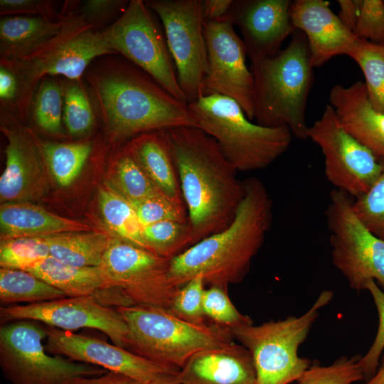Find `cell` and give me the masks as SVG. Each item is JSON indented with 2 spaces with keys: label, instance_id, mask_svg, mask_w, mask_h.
<instances>
[{
  "label": "cell",
  "instance_id": "1",
  "mask_svg": "<svg viewBox=\"0 0 384 384\" xmlns=\"http://www.w3.org/2000/svg\"><path fill=\"white\" fill-rule=\"evenodd\" d=\"M188 220L198 242L228 227L245 185L216 141L197 127L165 130Z\"/></svg>",
  "mask_w": 384,
  "mask_h": 384
},
{
  "label": "cell",
  "instance_id": "2",
  "mask_svg": "<svg viewBox=\"0 0 384 384\" xmlns=\"http://www.w3.org/2000/svg\"><path fill=\"white\" fill-rule=\"evenodd\" d=\"M244 181V197L230 224L170 260L168 276L180 288L201 276L208 286L228 288L241 282L272 222V201L256 177Z\"/></svg>",
  "mask_w": 384,
  "mask_h": 384
},
{
  "label": "cell",
  "instance_id": "3",
  "mask_svg": "<svg viewBox=\"0 0 384 384\" xmlns=\"http://www.w3.org/2000/svg\"><path fill=\"white\" fill-rule=\"evenodd\" d=\"M145 73L117 62L87 73L97 110L112 136L126 139L178 127H198L188 104Z\"/></svg>",
  "mask_w": 384,
  "mask_h": 384
},
{
  "label": "cell",
  "instance_id": "4",
  "mask_svg": "<svg viewBox=\"0 0 384 384\" xmlns=\"http://www.w3.org/2000/svg\"><path fill=\"white\" fill-rule=\"evenodd\" d=\"M313 68L306 38L299 30L274 56L252 60L256 123L285 126L294 137L306 139L305 112L314 82Z\"/></svg>",
  "mask_w": 384,
  "mask_h": 384
},
{
  "label": "cell",
  "instance_id": "5",
  "mask_svg": "<svg viewBox=\"0 0 384 384\" xmlns=\"http://www.w3.org/2000/svg\"><path fill=\"white\" fill-rule=\"evenodd\" d=\"M188 107L198 127L216 141L238 171L266 169L291 145L293 135L287 127H270L252 122L230 97L203 95Z\"/></svg>",
  "mask_w": 384,
  "mask_h": 384
},
{
  "label": "cell",
  "instance_id": "6",
  "mask_svg": "<svg viewBox=\"0 0 384 384\" xmlns=\"http://www.w3.org/2000/svg\"><path fill=\"white\" fill-rule=\"evenodd\" d=\"M128 327L126 348L156 363L180 370L195 353L235 342L230 329L196 324L169 309L132 305L117 307Z\"/></svg>",
  "mask_w": 384,
  "mask_h": 384
},
{
  "label": "cell",
  "instance_id": "7",
  "mask_svg": "<svg viewBox=\"0 0 384 384\" xmlns=\"http://www.w3.org/2000/svg\"><path fill=\"white\" fill-rule=\"evenodd\" d=\"M333 297V291L323 290L301 316H289L282 320L230 329L234 339L252 355L257 384H289L297 381L311 365L309 359L299 356L298 350L307 338L320 311Z\"/></svg>",
  "mask_w": 384,
  "mask_h": 384
},
{
  "label": "cell",
  "instance_id": "8",
  "mask_svg": "<svg viewBox=\"0 0 384 384\" xmlns=\"http://www.w3.org/2000/svg\"><path fill=\"white\" fill-rule=\"evenodd\" d=\"M114 53L102 31H95L82 18L70 11L61 31L30 55L16 60H2L17 74L21 85L20 114L28 112L38 82L46 76L62 75L80 81L97 57Z\"/></svg>",
  "mask_w": 384,
  "mask_h": 384
},
{
  "label": "cell",
  "instance_id": "9",
  "mask_svg": "<svg viewBox=\"0 0 384 384\" xmlns=\"http://www.w3.org/2000/svg\"><path fill=\"white\" fill-rule=\"evenodd\" d=\"M46 327L31 320H18L0 328V366L11 384H64L80 377L108 371L60 356H50L43 341Z\"/></svg>",
  "mask_w": 384,
  "mask_h": 384
},
{
  "label": "cell",
  "instance_id": "10",
  "mask_svg": "<svg viewBox=\"0 0 384 384\" xmlns=\"http://www.w3.org/2000/svg\"><path fill=\"white\" fill-rule=\"evenodd\" d=\"M353 198L334 189L326 210L334 266L357 293L375 281L384 292V240L371 233L353 210Z\"/></svg>",
  "mask_w": 384,
  "mask_h": 384
},
{
  "label": "cell",
  "instance_id": "11",
  "mask_svg": "<svg viewBox=\"0 0 384 384\" xmlns=\"http://www.w3.org/2000/svg\"><path fill=\"white\" fill-rule=\"evenodd\" d=\"M102 31L114 53L123 55L170 94L187 103L166 37L144 1H129L122 14Z\"/></svg>",
  "mask_w": 384,
  "mask_h": 384
},
{
  "label": "cell",
  "instance_id": "12",
  "mask_svg": "<svg viewBox=\"0 0 384 384\" xmlns=\"http://www.w3.org/2000/svg\"><path fill=\"white\" fill-rule=\"evenodd\" d=\"M144 2L161 20L178 82L187 103L196 101L203 95V81L208 71L203 1Z\"/></svg>",
  "mask_w": 384,
  "mask_h": 384
},
{
  "label": "cell",
  "instance_id": "13",
  "mask_svg": "<svg viewBox=\"0 0 384 384\" xmlns=\"http://www.w3.org/2000/svg\"><path fill=\"white\" fill-rule=\"evenodd\" d=\"M306 137L321 150L327 180L353 199L367 192L382 172V161L341 127L330 105L308 127Z\"/></svg>",
  "mask_w": 384,
  "mask_h": 384
},
{
  "label": "cell",
  "instance_id": "14",
  "mask_svg": "<svg viewBox=\"0 0 384 384\" xmlns=\"http://www.w3.org/2000/svg\"><path fill=\"white\" fill-rule=\"evenodd\" d=\"M169 259L114 238L101 267L133 305L169 309L179 289L169 279Z\"/></svg>",
  "mask_w": 384,
  "mask_h": 384
},
{
  "label": "cell",
  "instance_id": "15",
  "mask_svg": "<svg viewBox=\"0 0 384 384\" xmlns=\"http://www.w3.org/2000/svg\"><path fill=\"white\" fill-rule=\"evenodd\" d=\"M208 71L203 95H218L237 102L250 120L254 119V80L246 65L244 42L227 17L204 22ZM202 95V96H203Z\"/></svg>",
  "mask_w": 384,
  "mask_h": 384
},
{
  "label": "cell",
  "instance_id": "16",
  "mask_svg": "<svg viewBox=\"0 0 384 384\" xmlns=\"http://www.w3.org/2000/svg\"><path fill=\"white\" fill-rule=\"evenodd\" d=\"M31 320L63 331L92 329L105 334L113 344L126 348L128 327L119 312L91 297H67L41 303L1 306L5 324Z\"/></svg>",
  "mask_w": 384,
  "mask_h": 384
},
{
  "label": "cell",
  "instance_id": "17",
  "mask_svg": "<svg viewBox=\"0 0 384 384\" xmlns=\"http://www.w3.org/2000/svg\"><path fill=\"white\" fill-rule=\"evenodd\" d=\"M48 353L127 375L142 384L179 370L144 358L101 339L47 326Z\"/></svg>",
  "mask_w": 384,
  "mask_h": 384
},
{
  "label": "cell",
  "instance_id": "18",
  "mask_svg": "<svg viewBox=\"0 0 384 384\" xmlns=\"http://www.w3.org/2000/svg\"><path fill=\"white\" fill-rule=\"evenodd\" d=\"M290 0L233 1L226 16L242 35L250 60L272 57L296 31L290 18Z\"/></svg>",
  "mask_w": 384,
  "mask_h": 384
},
{
  "label": "cell",
  "instance_id": "19",
  "mask_svg": "<svg viewBox=\"0 0 384 384\" xmlns=\"http://www.w3.org/2000/svg\"><path fill=\"white\" fill-rule=\"evenodd\" d=\"M1 128L7 139L6 166L0 178L1 203L36 199L47 186L38 139L27 128L6 124Z\"/></svg>",
  "mask_w": 384,
  "mask_h": 384
},
{
  "label": "cell",
  "instance_id": "20",
  "mask_svg": "<svg viewBox=\"0 0 384 384\" xmlns=\"http://www.w3.org/2000/svg\"><path fill=\"white\" fill-rule=\"evenodd\" d=\"M290 18L296 30L305 35L313 68L337 55H349L360 38L341 21L325 0L292 1Z\"/></svg>",
  "mask_w": 384,
  "mask_h": 384
},
{
  "label": "cell",
  "instance_id": "21",
  "mask_svg": "<svg viewBox=\"0 0 384 384\" xmlns=\"http://www.w3.org/2000/svg\"><path fill=\"white\" fill-rule=\"evenodd\" d=\"M26 271L61 290L67 297H91L115 309L133 305L101 266L75 267L49 256Z\"/></svg>",
  "mask_w": 384,
  "mask_h": 384
},
{
  "label": "cell",
  "instance_id": "22",
  "mask_svg": "<svg viewBox=\"0 0 384 384\" xmlns=\"http://www.w3.org/2000/svg\"><path fill=\"white\" fill-rule=\"evenodd\" d=\"M177 378L180 384H257L251 353L235 342L195 353Z\"/></svg>",
  "mask_w": 384,
  "mask_h": 384
},
{
  "label": "cell",
  "instance_id": "23",
  "mask_svg": "<svg viewBox=\"0 0 384 384\" xmlns=\"http://www.w3.org/2000/svg\"><path fill=\"white\" fill-rule=\"evenodd\" d=\"M341 127L355 139L384 159V114L370 104L364 82L335 85L329 95Z\"/></svg>",
  "mask_w": 384,
  "mask_h": 384
},
{
  "label": "cell",
  "instance_id": "24",
  "mask_svg": "<svg viewBox=\"0 0 384 384\" xmlns=\"http://www.w3.org/2000/svg\"><path fill=\"white\" fill-rule=\"evenodd\" d=\"M93 230L90 225L58 215L29 202L4 203L0 206L1 240Z\"/></svg>",
  "mask_w": 384,
  "mask_h": 384
},
{
  "label": "cell",
  "instance_id": "25",
  "mask_svg": "<svg viewBox=\"0 0 384 384\" xmlns=\"http://www.w3.org/2000/svg\"><path fill=\"white\" fill-rule=\"evenodd\" d=\"M165 130L137 135L126 148L161 193L172 199L184 202Z\"/></svg>",
  "mask_w": 384,
  "mask_h": 384
},
{
  "label": "cell",
  "instance_id": "26",
  "mask_svg": "<svg viewBox=\"0 0 384 384\" xmlns=\"http://www.w3.org/2000/svg\"><path fill=\"white\" fill-rule=\"evenodd\" d=\"M69 12L55 20L40 16H10L0 21V55L2 60L26 57L56 36L66 24Z\"/></svg>",
  "mask_w": 384,
  "mask_h": 384
},
{
  "label": "cell",
  "instance_id": "27",
  "mask_svg": "<svg viewBox=\"0 0 384 384\" xmlns=\"http://www.w3.org/2000/svg\"><path fill=\"white\" fill-rule=\"evenodd\" d=\"M50 256L75 267L101 266L105 253L114 238L95 230L63 233L43 237Z\"/></svg>",
  "mask_w": 384,
  "mask_h": 384
},
{
  "label": "cell",
  "instance_id": "28",
  "mask_svg": "<svg viewBox=\"0 0 384 384\" xmlns=\"http://www.w3.org/2000/svg\"><path fill=\"white\" fill-rule=\"evenodd\" d=\"M64 297L67 296L63 292L26 270L0 269V302L4 305L36 304Z\"/></svg>",
  "mask_w": 384,
  "mask_h": 384
},
{
  "label": "cell",
  "instance_id": "29",
  "mask_svg": "<svg viewBox=\"0 0 384 384\" xmlns=\"http://www.w3.org/2000/svg\"><path fill=\"white\" fill-rule=\"evenodd\" d=\"M98 203L102 218L117 238L145 249L143 225L132 203L117 189L100 188Z\"/></svg>",
  "mask_w": 384,
  "mask_h": 384
},
{
  "label": "cell",
  "instance_id": "30",
  "mask_svg": "<svg viewBox=\"0 0 384 384\" xmlns=\"http://www.w3.org/2000/svg\"><path fill=\"white\" fill-rule=\"evenodd\" d=\"M38 146L46 166L61 187L70 186L79 176L92 149L90 142H42Z\"/></svg>",
  "mask_w": 384,
  "mask_h": 384
},
{
  "label": "cell",
  "instance_id": "31",
  "mask_svg": "<svg viewBox=\"0 0 384 384\" xmlns=\"http://www.w3.org/2000/svg\"><path fill=\"white\" fill-rule=\"evenodd\" d=\"M145 249L166 258L172 259L198 242L190 222L165 220L143 227Z\"/></svg>",
  "mask_w": 384,
  "mask_h": 384
},
{
  "label": "cell",
  "instance_id": "32",
  "mask_svg": "<svg viewBox=\"0 0 384 384\" xmlns=\"http://www.w3.org/2000/svg\"><path fill=\"white\" fill-rule=\"evenodd\" d=\"M348 56L362 70L370 104L384 114V44L360 38Z\"/></svg>",
  "mask_w": 384,
  "mask_h": 384
},
{
  "label": "cell",
  "instance_id": "33",
  "mask_svg": "<svg viewBox=\"0 0 384 384\" xmlns=\"http://www.w3.org/2000/svg\"><path fill=\"white\" fill-rule=\"evenodd\" d=\"M33 116L43 132L58 135L63 116V87L51 78H45L33 96Z\"/></svg>",
  "mask_w": 384,
  "mask_h": 384
},
{
  "label": "cell",
  "instance_id": "34",
  "mask_svg": "<svg viewBox=\"0 0 384 384\" xmlns=\"http://www.w3.org/2000/svg\"><path fill=\"white\" fill-rule=\"evenodd\" d=\"M117 189L131 203L161 193L147 177L127 148L114 162Z\"/></svg>",
  "mask_w": 384,
  "mask_h": 384
},
{
  "label": "cell",
  "instance_id": "35",
  "mask_svg": "<svg viewBox=\"0 0 384 384\" xmlns=\"http://www.w3.org/2000/svg\"><path fill=\"white\" fill-rule=\"evenodd\" d=\"M63 87V119L68 133L74 137L89 132L95 117L88 95L80 81H72Z\"/></svg>",
  "mask_w": 384,
  "mask_h": 384
},
{
  "label": "cell",
  "instance_id": "36",
  "mask_svg": "<svg viewBox=\"0 0 384 384\" xmlns=\"http://www.w3.org/2000/svg\"><path fill=\"white\" fill-rule=\"evenodd\" d=\"M49 256V247L43 237L1 240V267L26 270Z\"/></svg>",
  "mask_w": 384,
  "mask_h": 384
},
{
  "label": "cell",
  "instance_id": "37",
  "mask_svg": "<svg viewBox=\"0 0 384 384\" xmlns=\"http://www.w3.org/2000/svg\"><path fill=\"white\" fill-rule=\"evenodd\" d=\"M361 355L344 356L329 366L311 365L297 380V384H353L364 381V374L359 365Z\"/></svg>",
  "mask_w": 384,
  "mask_h": 384
},
{
  "label": "cell",
  "instance_id": "38",
  "mask_svg": "<svg viewBox=\"0 0 384 384\" xmlns=\"http://www.w3.org/2000/svg\"><path fill=\"white\" fill-rule=\"evenodd\" d=\"M383 170L364 194L353 199L352 206L359 220L375 235L384 240V159Z\"/></svg>",
  "mask_w": 384,
  "mask_h": 384
},
{
  "label": "cell",
  "instance_id": "39",
  "mask_svg": "<svg viewBox=\"0 0 384 384\" xmlns=\"http://www.w3.org/2000/svg\"><path fill=\"white\" fill-rule=\"evenodd\" d=\"M203 306L206 317L219 326L233 329L252 324L250 317L241 314L233 304L228 288L218 286L206 288Z\"/></svg>",
  "mask_w": 384,
  "mask_h": 384
},
{
  "label": "cell",
  "instance_id": "40",
  "mask_svg": "<svg viewBox=\"0 0 384 384\" xmlns=\"http://www.w3.org/2000/svg\"><path fill=\"white\" fill-rule=\"evenodd\" d=\"M132 205L143 227L165 220L181 223L189 221L184 202L172 199L163 193L132 203Z\"/></svg>",
  "mask_w": 384,
  "mask_h": 384
},
{
  "label": "cell",
  "instance_id": "41",
  "mask_svg": "<svg viewBox=\"0 0 384 384\" xmlns=\"http://www.w3.org/2000/svg\"><path fill=\"white\" fill-rule=\"evenodd\" d=\"M205 285L201 276L187 282L178 289L169 309L188 321L196 324L206 322L203 306Z\"/></svg>",
  "mask_w": 384,
  "mask_h": 384
},
{
  "label": "cell",
  "instance_id": "42",
  "mask_svg": "<svg viewBox=\"0 0 384 384\" xmlns=\"http://www.w3.org/2000/svg\"><path fill=\"white\" fill-rule=\"evenodd\" d=\"M366 290L370 294L376 307L378 326L370 348L364 356H361L359 361V365L364 374V381L368 380L375 373L384 351V292L375 281L369 282Z\"/></svg>",
  "mask_w": 384,
  "mask_h": 384
},
{
  "label": "cell",
  "instance_id": "43",
  "mask_svg": "<svg viewBox=\"0 0 384 384\" xmlns=\"http://www.w3.org/2000/svg\"><path fill=\"white\" fill-rule=\"evenodd\" d=\"M353 33L358 38L384 44V1L359 0V14Z\"/></svg>",
  "mask_w": 384,
  "mask_h": 384
},
{
  "label": "cell",
  "instance_id": "44",
  "mask_svg": "<svg viewBox=\"0 0 384 384\" xmlns=\"http://www.w3.org/2000/svg\"><path fill=\"white\" fill-rule=\"evenodd\" d=\"M127 0H87L79 9V15L94 28L102 26L118 14L122 15L129 5Z\"/></svg>",
  "mask_w": 384,
  "mask_h": 384
},
{
  "label": "cell",
  "instance_id": "45",
  "mask_svg": "<svg viewBox=\"0 0 384 384\" xmlns=\"http://www.w3.org/2000/svg\"><path fill=\"white\" fill-rule=\"evenodd\" d=\"M55 3L48 0H1V16L38 15L50 20H55L60 14L56 13Z\"/></svg>",
  "mask_w": 384,
  "mask_h": 384
},
{
  "label": "cell",
  "instance_id": "46",
  "mask_svg": "<svg viewBox=\"0 0 384 384\" xmlns=\"http://www.w3.org/2000/svg\"><path fill=\"white\" fill-rule=\"evenodd\" d=\"M21 98V85L16 72L0 63V99L4 105L18 110Z\"/></svg>",
  "mask_w": 384,
  "mask_h": 384
},
{
  "label": "cell",
  "instance_id": "47",
  "mask_svg": "<svg viewBox=\"0 0 384 384\" xmlns=\"http://www.w3.org/2000/svg\"><path fill=\"white\" fill-rule=\"evenodd\" d=\"M64 384H142L127 375L108 371L95 377H80L68 381Z\"/></svg>",
  "mask_w": 384,
  "mask_h": 384
},
{
  "label": "cell",
  "instance_id": "48",
  "mask_svg": "<svg viewBox=\"0 0 384 384\" xmlns=\"http://www.w3.org/2000/svg\"><path fill=\"white\" fill-rule=\"evenodd\" d=\"M338 18L342 23L353 33L359 14V0H338Z\"/></svg>",
  "mask_w": 384,
  "mask_h": 384
},
{
  "label": "cell",
  "instance_id": "49",
  "mask_svg": "<svg viewBox=\"0 0 384 384\" xmlns=\"http://www.w3.org/2000/svg\"><path fill=\"white\" fill-rule=\"evenodd\" d=\"M233 0H205L203 3V14L205 20L215 21L226 16Z\"/></svg>",
  "mask_w": 384,
  "mask_h": 384
},
{
  "label": "cell",
  "instance_id": "50",
  "mask_svg": "<svg viewBox=\"0 0 384 384\" xmlns=\"http://www.w3.org/2000/svg\"><path fill=\"white\" fill-rule=\"evenodd\" d=\"M363 384H384V353L380 357L378 368L374 375Z\"/></svg>",
  "mask_w": 384,
  "mask_h": 384
},
{
  "label": "cell",
  "instance_id": "51",
  "mask_svg": "<svg viewBox=\"0 0 384 384\" xmlns=\"http://www.w3.org/2000/svg\"><path fill=\"white\" fill-rule=\"evenodd\" d=\"M177 373L178 372L163 375L147 384H180Z\"/></svg>",
  "mask_w": 384,
  "mask_h": 384
}]
</instances>
